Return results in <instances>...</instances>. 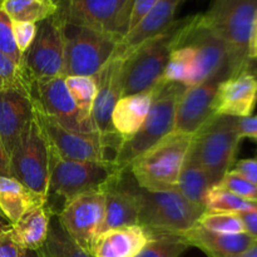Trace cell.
<instances>
[{
  "label": "cell",
  "mask_w": 257,
  "mask_h": 257,
  "mask_svg": "<svg viewBox=\"0 0 257 257\" xmlns=\"http://www.w3.org/2000/svg\"><path fill=\"white\" fill-rule=\"evenodd\" d=\"M257 14V0H211L201 14L203 24L227 45L232 77L251 70L250 42Z\"/></svg>",
  "instance_id": "cell-1"
},
{
  "label": "cell",
  "mask_w": 257,
  "mask_h": 257,
  "mask_svg": "<svg viewBox=\"0 0 257 257\" xmlns=\"http://www.w3.org/2000/svg\"><path fill=\"white\" fill-rule=\"evenodd\" d=\"M190 17L176 19L168 29L146 40L123 58V95L148 90L162 80L171 53L180 47Z\"/></svg>",
  "instance_id": "cell-2"
},
{
  "label": "cell",
  "mask_w": 257,
  "mask_h": 257,
  "mask_svg": "<svg viewBox=\"0 0 257 257\" xmlns=\"http://www.w3.org/2000/svg\"><path fill=\"white\" fill-rule=\"evenodd\" d=\"M193 136L172 132L138 156L127 170L141 188L148 191H176L178 176Z\"/></svg>",
  "instance_id": "cell-3"
},
{
  "label": "cell",
  "mask_w": 257,
  "mask_h": 257,
  "mask_svg": "<svg viewBox=\"0 0 257 257\" xmlns=\"http://www.w3.org/2000/svg\"><path fill=\"white\" fill-rule=\"evenodd\" d=\"M186 88L187 87L181 83L162 80L142 127L131 140L123 142L118 151L114 161L118 170H127L138 156L175 131L176 108Z\"/></svg>",
  "instance_id": "cell-4"
},
{
  "label": "cell",
  "mask_w": 257,
  "mask_h": 257,
  "mask_svg": "<svg viewBox=\"0 0 257 257\" xmlns=\"http://www.w3.org/2000/svg\"><path fill=\"white\" fill-rule=\"evenodd\" d=\"M238 118L212 115L193 135L191 147L207 172L212 186L233 168L242 138L238 135Z\"/></svg>",
  "instance_id": "cell-5"
},
{
  "label": "cell",
  "mask_w": 257,
  "mask_h": 257,
  "mask_svg": "<svg viewBox=\"0 0 257 257\" xmlns=\"http://www.w3.org/2000/svg\"><path fill=\"white\" fill-rule=\"evenodd\" d=\"M138 225L150 232L183 233L197 223L205 208L186 200L177 191H148L137 185Z\"/></svg>",
  "instance_id": "cell-6"
},
{
  "label": "cell",
  "mask_w": 257,
  "mask_h": 257,
  "mask_svg": "<svg viewBox=\"0 0 257 257\" xmlns=\"http://www.w3.org/2000/svg\"><path fill=\"white\" fill-rule=\"evenodd\" d=\"M123 171L115 163L95 161H72L60 158L49 150V186L48 196L63 198V205L90 191L102 190Z\"/></svg>",
  "instance_id": "cell-7"
},
{
  "label": "cell",
  "mask_w": 257,
  "mask_h": 257,
  "mask_svg": "<svg viewBox=\"0 0 257 257\" xmlns=\"http://www.w3.org/2000/svg\"><path fill=\"white\" fill-rule=\"evenodd\" d=\"M9 166L13 178L48 198L49 145L35 114L15 143L9 156Z\"/></svg>",
  "instance_id": "cell-8"
},
{
  "label": "cell",
  "mask_w": 257,
  "mask_h": 257,
  "mask_svg": "<svg viewBox=\"0 0 257 257\" xmlns=\"http://www.w3.org/2000/svg\"><path fill=\"white\" fill-rule=\"evenodd\" d=\"M119 42L110 34L65 23L63 77L94 75L114 55Z\"/></svg>",
  "instance_id": "cell-9"
},
{
  "label": "cell",
  "mask_w": 257,
  "mask_h": 257,
  "mask_svg": "<svg viewBox=\"0 0 257 257\" xmlns=\"http://www.w3.org/2000/svg\"><path fill=\"white\" fill-rule=\"evenodd\" d=\"M64 24L57 14L38 24L34 42L23 54L22 60L23 69L33 82L63 77Z\"/></svg>",
  "instance_id": "cell-10"
},
{
  "label": "cell",
  "mask_w": 257,
  "mask_h": 257,
  "mask_svg": "<svg viewBox=\"0 0 257 257\" xmlns=\"http://www.w3.org/2000/svg\"><path fill=\"white\" fill-rule=\"evenodd\" d=\"M34 100V98H33ZM34 114L47 137L49 150L60 158L114 163L117 151L99 135H84L65 130L40 110L34 100Z\"/></svg>",
  "instance_id": "cell-11"
},
{
  "label": "cell",
  "mask_w": 257,
  "mask_h": 257,
  "mask_svg": "<svg viewBox=\"0 0 257 257\" xmlns=\"http://www.w3.org/2000/svg\"><path fill=\"white\" fill-rule=\"evenodd\" d=\"M181 44L190 45L195 52V74L191 87L220 73L232 77L227 45L203 24L201 14L191 15Z\"/></svg>",
  "instance_id": "cell-12"
},
{
  "label": "cell",
  "mask_w": 257,
  "mask_h": 257,
  "mask_svg": "<svg viewBox=\"0 0 257 257\" xmlns=\"http://www.w3.org/2000/svg\"><path fill=\"white\" fill-rule=\"evenodd\" d=\"M55 215L70 237L90 253L104 218V192L95 190L77 196Z\"/></svg>",
  "instance_id": "cell-13"
},
{
  "label": "cell",
  "mask_w": 257,
  "mask_h": 257,
  "mask_svg": "<svg viewBox=\"0 0 257 257\" xmlns=\"http://www.w3.org/2000/svg\"><path fill=\"white\" fill-rule=\"evenodd\" d=\"M135 0H72L65 23L92 28L122 40L128 33Z\"/></svg>",
  "instance_id": "cell-14"
},
{
  "label": "cell",
  "mask_w": 257,
  "mask_h": 257,
  "mask_svg": "<svg viewBox=\"0 0 257 257\" xmlns=\"http://www.w3.org/2000/svg\"><path fill=\"white\" fill-rule=\"evenodd\" d=\"M122 65V58L114 54L100 68L99 72L93 75L97 84V94L92 112L93 123L100 137L117 152L123 141L113 130L112 113L118 100L123 97Z\"/></svg>",
  "instance_id": "cell-15"
},
{
  "label": "cell",
  "mask_w": 257,
  "mask_h": 257,
  "mask_svg": "<svg viewBox=\"0 0 257 257\" xmlns=\"http://www.w3.org/2000/svg\"><path fill=\"white\" fill-rule=\"evenodd\" d=\"M32 94L40 110L65 130L84 135H99L93 125L82 119L68 92L64 77L35 80Z\"/></svg>",
  "instance_id": "cell-16"
},
{
  "label": "cell",
  "mask_w": 257,
  "mask_h": 257,
  "mask_svg": "<svg viewBox=\"0 0 257 257\" xmlns=\"http://www.w3.org/2000/svg\"><path fill=\"white\" fill-rule=\"evenodd\" d=\"M230 75L220 73L205 82L187 87L176 108L175 131L173 132L193 136L213 114L212 104L218 87Z\"/></svg>",
  "instance_id": "cell-17"
},
{
  "label": "cell",
  "mask_w": 257,
  "mask_h": 257,
  "mask_svg": "<svg viewBox=\"0 0 257 257\" xmlns=\"http://www.w3.org/2000/svg\"><path fill=\"white\" fill-rule=\"evenodd\" d=\"M104 192V218L100 232L112 228L138 225L140 201L137 182L128 170L102 188Z\"/></svg>",
  "instance_id": "cell-18"
},
{
  "label": "cell",
  "mask_w": 257,
  "mask_h": 257,
  "mask_svg": "<svg viewBox=\"0 0 257 257\" xmlns=\"http://www.w3.org/2000/svg\"><path fill=\"white\" fill-rule=\"evenodd\" d=\"M32 87L0 89V140L8 156L34 117Z\"/></svg>",
  "instance_id": "cell-19"
},
{
  "label": "cell",
  "mask_w": 257,
  "mask_h": 257,
  "mask_svg": "<svg viewBox=\"0 0 257 257\" xmlns=\"http://www.w3.org/2000/svg\"><path fill=\"white\" fill-rule=\"evenodd\" d=\"M257 104V78L251 70L223 80L212 104L213 114L245 118L252 115Z\"/></svg>",
  "instance_id": "cell-20"
},
{
  "label": "cell",
  "mask_w": 257,
  "mask_h": 257,
  "mask_svg": "<svg viewBox=\"0 0 257 257\" xmlns=\"http://www.w3.org/2000/svg\"><path fill=\"white\" fill-rule=\"evenodd\" d=\"M183 0H158L150 13L118 44L114 54L123 59L146 40L165 32L175 22V15Z\"/></svg>",
  "instance_id": "cell-21"
},
{
  "label": "cell",
  "mask_w": 257,
  "mask_h": 257,
  "mask_svg": "<svg viewBox=\"0 0 257 257\" xmlns=\"http://www.w3.org/2000/svg\"><path fill=\"white\" fill-rule=\"evenodd\" d=\"M161 83L162 80L151 89L123 95L118 100L112 113V125L123 142L131 140L142 127L160 89Z\"/></svg>",
  "instance_id": "cell-22"
},
{
  "label": "cell",
  "mask_w": 257,
  "mask_h": 257,
  "mask_svg": "<svg viewBox=\"0 0 257 257\" xmlns=\"http://www.w3.org/2000/svg\"><path fill=\"white\" fill-rule=\"evenodd\" d=\"M181 236L190 247H197L207 257H236L255 242V238L246 232H213L201 227L197 223L181 233Z\"/></svg>",
  "instance_id": "cell-23"
},
{
  "label": "cell",
  "mask_w": 257,
  "mask_h": 257,
  "mask_svg": "<svg viewBox=\"0 0 257 257\" xmlns=\"http://www.w3.org/2000/svg\"><path fill=\"white\" fill-rule=\"evenodd\" d=\"M150 236V231L141 225L112 228L97 236L90 253L93 257H136Z\"/></svg>",
  "instance_id": "cell-24"
},
{
  "label": "cell",
  "mask_w": 257,
  "mask_h": 257,
  "mask_svg": "<svg viewBox=\"0 0 257 257\" xmlns=\"http://www.w3.org/2000/svg\"><path fill=\"white\" fill-rule=\"evenodd\" d=\"M54 211L47 202L28 211L15 223L10 225V235L13 240L23 250L38 251L43 247L49 231L50 218Z\"/></svg>",
  "instance_id": "cell-25"
},
{
  "label": "cell",
  "mask_w": 257,
  "mask_h": 257,
  "mask_svg": "<svg viewBox=\"0 0 257 257\" xmlns=\"http://www.w3.org/2000/svg\"><path fill=\"white\" fill-rule=\"evenodd\" d=\"M47 201V197L34 193L15 178L0 176V212L10 225Z\"/></svg>",
  "instance_id": "cell-26"
},
{
  "label": "cell",
  "mask_w": 257,
  "mask_h": 257,
  "mask_svg": "<svg viewBox=\"0 0 257 257\" xmlns=\"http://www.w3.org/2000/svg\"><path fill=\"white\" fill-rule=\"evenodd\" d=\"M211 187L213 186L207 172L201 165L195 151L190 146V150H188L185 162L181 168L180 176H178L176 191L180 192L186 200L205 208L206 197H207V193Z\"/></svg>",
  "instance_id": "cell-27"
},
{
  "label": "cell",
  "mask_w": 257,
  "mask_h": 257,
  "mask_svg": "<svg viewBox=\"0 0 257 257\" xmlns=\"http://www.w3.org/2000/svg\"><path fill=\"white\" fill-rule=\"evenodd\" d=\"M38 251L42 257H93L70 237L55 213L50 218L47 240Z\"/></svg>",
  "instance_id": "cell-28"
},
{
  "label": "cell",
  "mask_w": 257,
  "mask_h": 257,
  "mask_svg": "<svg viewBox=\"0 0 257 257\" xmlns=\"http://www.w3.org/2000/svg\"><path fill=\"white\" fill-rule=\"evenodd\" d=\"M2 9L12 22L34 24L58 14V8L49 0H4Z\"/></svg>",
  "instance_id": "cell-29"
},
{
  "label": "cell",
  "mask_w": 257,
  "mask_h": 257,
  "mask_svg": "<svg viewBox=\"0 0 257 257\" xmlns=\"http://www.w3.org/2000/svg\"><path fill=\"white\" fill-rule=\"evenodd\" d=\"M64 78L68 92L82 119L95 128L92 118L93 105H94L95 94H97V84H95L94 77L93 75H88V77L87 75H72V77Z\"/></svg>",
  "instance_id": "cell-30"
},
{
  "label": "cell",
  "mask_w": 257,
  "mask_h": 257,
  "mask_svg": "<svg viewBox=\"0 0 257 257\" xmlns=\"http://www.w3.org/2000/svg\"><path fill=\"white\" fill-rule=\"evenodd\" d=\"M193 74H195V52L190 45L180 44V47L171 53L162 80L181 83L186 87H191Z\"/></svg>",
  "instance_id": "cell-31"
},
{
  "label": "cell",
  "mask_w": 257,
  "mask_h": 257,
  "mask_svg": "<svg viewBox=\"0 0 257 257\" xmlns=\"http://www.w3.org/2000/svg\"><path fill=\"white\" fill-rule=\"evenodd\" d=\"M251 210H257V202L243 200L221 187L220 185L211 187L207 193V197H206L205 211H208V212H225L238 215V213Z\"/></svg>",
  "instance_id": "cell-32"
},
{
  "label": "cell",
  "mask_w": 257,
  "mask_h": 257,
  "mask_svg": "<svg viewBox=\"0 0 257 257\" xmlns=\"http://www.w3.org/2000/svg\"><path fill=\"white\" fill-rule=\"evenodd\" d=\"M188 247L178 233L151 232L150 240L136 257H181Z\"/></svg>",
  "instance_id": "cell-33"
},
{
  "label": "cell",
  "mask_w": 257,
  "mask_h": 257,
  "mask_svg": "<svg viewBox=\"0 0 257 257\" xmlns=\"http://www.w3.org/2000/svg\"><path fill=\"white\" fill-rule=\"evenodd\" d=\"M197 225L206 230L220 233H242L245 232L243 223L236 213L205 212L198 218Z\"/></svg>",
  "instance_id": "cell-34"
},
{
  "label": "cell",
  "mask_w": 257,
  "mask_h": 257,
  "mask_svg": "<svg viewBox=\"0 0 257 257\" xmlns=\"http://www.w3.org/2000/svg\"><path fill=\"white\" fill-rule=\"evenodd\" d=\"M33 80L22 65L13 62L8 55L0 52V89L18 87H32Z\"/></svg>",
  "instance_id": "cell-35"
},
{
  "label": "cell",
  "mask_w": 257,
  "mask_h": 257,
  "mask_svg": "<svg viewBox=\"0 0 257 257\" xmlns=\"http://www.w3.org/2000/svg\"><path fill=\"white\" fill-rule=\"evenodd\" d=\"M218 185L225 190L230 191L233 195L243 198V200L257 202V186L246 180L245 177H242L235 170L228 171Z\"/></svg>",
  "instance_id": "cell-36"
},
{
  "label": "cell",
  "mask_w": 257,
  "mask_h": 257,
  "mask_svg": "<svg viewBox=\"0 0 257 257\" xmlns=\"http://www.w3.org/2000/svg\"><path fill=\"white\" fill-rule=\"evenodd\" d=\"M0 52L10 58L18 65H22L23 54L19 52L13 33V22L0 8Z\"/></svg>",
  "instance_id": "cell-37"
},
{
  "label": "cell",
  "mask_w": 257,
  "mask_h": 257,
  "mask_svg": "<svg viewBox=\"0 0 257 257\" xmlns=\"http://www.w3.org/2000/svg\"><path fill=\"white\" fill-rule=\"evenodd\" d=\"M38 24L27 22H13V33H14V39L17 43V47L22 54H24L32 43L34 42V38L37 35Z\"/></svg>",
  "instance_id": "cell-38"
},
{
  "label": "cell",
  "mask_w": 257,
  "mask_h": 257,
  "mask_svg": "<svg viewBox=\"0 0 257 257\" xmlns=\"http://www.w3.org/2000/svg\"><path fill=\"white\" fill-rule=\"evenodd\" d=\"M158 0H135L133 2L132 12H131L130 24H128V33L140 24L141 20L152 10ZM127 33V34H128Z\"/></svg>",
  "instance_id": "cell-39"
},
{
  "label": "cell",
  "mask_w": 257,
  "mask_h": 257,
  "mask_svg": "<svg viewBox=\"0 0 257 257\" xmlns=\"http://www.w3.org/2000/svg\"><path fill=\"white\" fill-rule=\"evenodd\" d=\"M9 230L0 235V257H22L23 248L13 240Z\"/></svg>",
  "instance_id": "cell-40"
},
{
  "label": "cell",
  "mask_w": 257,
  "mask_h": 257,
  "mask_svg": "<svg viewBox=\"0 0 257 257\" xmlns=\"http://www.w3.org/2000/svg\"><path fill=\"white\" fill-rule=\"evenodd\" d=\"M232 170L257 186V157L238 161L237 163H235V167Z\"/></svg>",
  "instance_id": "cell-41"
},
{
  "label": "cell",
  "mask_w": 257,
  "mask_h": 257,
  "mask_svg": "<svg viewBox=\"0 0 257 257\" xmlns=\"http://www.w3.org/2000/svg\"><path fill=\"white\" fill-rule=\"evenodd\" d=\"M238 135L242 138H248L257 142V114L250 117L238 118Z\"/></svg>",
  "instance_id": "cell-42"
},
{
  "label": "cell",
  "mask_w": 257,
  "mask_h": 257,
  "mask_svg": "<svg viewBox=\"0 0 257 257\" xmlns=\"http://www.w3.org/2000/svg\"><path fill=\"white\" fill-rule=\"evenodd\" d=\"M238 217L242 221L245 232L247 235H250L252 238L257 240V210H251L238 213Z\"/></svg>",
  "instance_id": "cell-43"
},
{
  "label": "cell",
  "mask_w": 257,
  "mask_h": 257,
  "mask_svg": "<svg viewBox=\"0 0 257 257\" xmlns=\"http://www.w3.org/2000/svg\"><path fill=\"white\" fill-rule=\"evenodd\" d=\"M0 176L12 177V175H10L9 156H8L7 151H5L2 140H0Z\"/></svg>",
  "instance_id": "cell-44"
},
{
  "label": "cell",
  "mask_w": 257,
  "mask_h": 257,
  "mask_svg": "<svg viewBox=\"0 0 257 257\" xmlns=\"http://www.w3.org/2000/svg\"><path fill=\"white\" fill-rule=\"evenodd\" d=\"M49 2H52L53 4L58 8L57 15H59V17L65 22V15H67L68 8H69L72 0H49Z\"/></svg>",
  "instance_id": "cell-45"
},
{
  "label": "cell",
  "mask_w": 257,
  "mask_h": 257,
  "mask_svg": "<svg viewBox=\"0 0 257 257\" xmlns=\"http://www.w3.org/2000/svg\"><path fill=\"white\" fill-rule=\"evenodd\" d=\"M236 257H257V240H255V242L247 250H245L242 253Z\"/></svg>",
  "instance_id": "cell-46"
},
{
  "label": "cell",
  "mask_w": 257,
  "mask_h": 257,
  "mask_svg": "<svg viewBox=\"0 0 257 257\" xmlns=\"http://www.w3.org/2000/svg\"><path fill=\"white\" fill-rule=\"evenodd\" d=\"M257 44V14L255 18V22H253V28H252V34H251V42H250V49L253 45Z\"/></svg>",
  "instance_id": "cell-47"
},
{
  "label": "cell",
  "mask_w": 257,
  "mask_h": 257,
  "mask_svg": "<svg viewBox=\"0 0 257 257\" xmlns=\"http://www.w3.org/2000/svg\"><path fill=\"white\" fill-rule=\"evenodd\" d=\"M22 257H42L39 251H33V250H23Z\"/></svg>",
  "instance_id": "cell-48"
},
{
  "label": "cell",
  "mask_w": 257,
  "mask_h": 257,
  "mask_svg": "<svg viewBox=\"0 0 257 257\" xmlns=\"http://www.w3.org/2000/svg\"><path fill=\"white\" fill-rule=\"evenodd\" d=\"M250 59L252 63H256L257 65V44L253 45L250 49Z\"/></svg>",
  "instance_id": "cell-49"
},
{
  "label": "cell",
  "mask_w": 257,
  "mask_h": 257,
  "mask_svg": "<svg viewBox=\"0 0 257 257\" xmlns=\"http://www.w3.org/2000/svg\"><path fill=\"white\" fill-rule=\"evenodd\" d=\"M10 228V223H5V222H0V235L4 233L5 231H8Z\"/></svg>",
  "instance_id": "cell-50"
},
{
  "label": "cell",
  "mask_w": 257,
  "mask_h": 257,
  "mask_svg": "<svg viewBox=\"0 0 257 257\" xmlns=\"http://www.w3.org/2000/svg\"><path fill=\"white\" fill-rule=\"evenodd\" d=\"M251 72H252L257 78V65H256V67H253V63H252V67H251Z\"/></svg>",
  "instance_id": "cell-51"
},
{
  "label": "cell",
  "mask_w": 257,
  "mask_h": 257,
  "mask_svg": "<svg viewBox=\"0 0 257 257\" xmlns=\"http://www.w3.org/2000/svg\"><path fill=\"white\" fill-rule=\"evenodd\" d=\"M0 222H5V223H9V222H8V221H7V220H5V217H4V216H3V215H2V212H0Z\"/></svg>",
  "instance_id": "cell-52"
},
{
  "label": "cell",
  "mask_w": 257,
  "mask_h": 257,
  "mask_svg": "<svg viewBox=\"0 0 257 257\" xmlns=\"http://www.w3.org/2000/svg\"><path fill=\"white\" fill-rule=\"evenodd\" d=\"M3 3H4V0H0V8H2V5H3Z\"/></svg>",
  "instance_id": "cell-53"
}]
</instances>
